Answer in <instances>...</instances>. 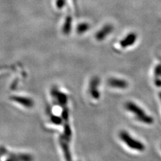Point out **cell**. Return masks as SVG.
I'll return each mask as SVG.
<instances>
[{
    "label": "cell",
    "instance_id": "1",
    "mask_svg": "<svg viewBox=\"0 0 161 161\" xmlns=\"http://www.w3.org/2000/svg\"><path fill=\"white\" fill-rule=\"evenodd\" d=\"M120 138L127 144V146L131 148L138 150L139 151H141L144 148L143 144L141 142L134 139L130 135H128V133L125 132V131H122L120 134Z\"/></svg>",
    "mask_w": 161,
    "mask_h": 161
},
{
    "label": "cell",
    "instance_id": "2",
    "mask_svg": "<svg viewBox=\"0 0 161 161\" xmlns=\"http://www.w3.org/2000/svg\"><path fill=\"white\" fill-rule=\"evenodd\" d=\"M126 108L128 110H130V112H133L134 114H136L138 117V120H140L141 122H146V123H151L152 119L151 117H150L148 115L145 114L144 112L142 111L141 109L139 108L137 105H136L135 104L128 103L127 104Z\"/></svg>",
    "mask_w": 161,
    "mask_h": 161
},
{
    "label": "cell",
    "instance_id": "3",
    "mask_svg": "<svg viewBox=\"0 0 161 161\" xmlns=\"http://www.w3.org/2000/svg\"><path fill=\"white\" fill-rule=\"evenodd\" d=\"M110 84L112 87H116L119 88H124L126 86V83L125 81H122V80L116 79H111L110 81Z\"/></svg>",
    "mask_w": 161,
    "mask_h": 161
}]
</instances>
